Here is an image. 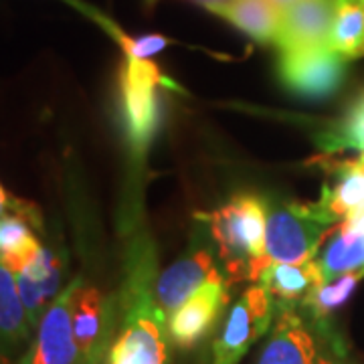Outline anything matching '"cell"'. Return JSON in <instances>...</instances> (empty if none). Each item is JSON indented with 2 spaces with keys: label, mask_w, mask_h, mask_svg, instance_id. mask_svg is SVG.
Returning a JSON list of instances; mask_svg holds the SVG:
<instances>
[{
  "label": "cell",
  "mask_w": 364,
  "mask_h": 364,
  "mask_svg": "<svg viewBox=\"0 0 364 364\" xmlns=\"http://www.w3.org/2000/svg\"><path fill=\"white\" fill-rule=\"evenodd\" d=\"M318 144L326 154L344 150H356L364 154V95L346 112V116L320 136Z\"/></svg>",
  "instance_id": "7402d4cb"
},
{
  "label": "cell",
  "mask_w": 364,
  "mask_h": 364,
  "mask_svg": "<svg viewBox=\"0 0 364 364\" xmlns=\"http://www.w3.org/2000/svg\"><path fill=\"white\" fill-rule=\"evenodd\" d=\"M363 277L364 269L342 273L338 277H334L332 282L314 287L299 306L304 308V312H308L312 316L314 324L318 326L320 330H324L326 320L332 316L334 310H338L340 306H344L348 301L352 291L356 289V286L360 284Z\"/></svg>",
  "instance_id": "ffe728a7"
},
{
  "label": "cell",
  "mask_w": 364,
  "mask_h": 364,
  "mask_svg": "<svg viewBox=\"0 0 364 364\" xmlns=\"http://www.w3.org/2000/svg\"><path fill=\"white\" fill-rule=\"evenodd\" d=\"M156 249L138 233L128 249L126 275L114 306L109 364H170L166 314L156 299Z\"/></svg>",
  "instance_id": "6da1fadb"
},
{
  "label": "cell",
  "mask_w": 364,
  "mask_h": 364,
  "mask_svg": "<svg viewBox=\"0 0 364 364\" xmlns=\"http://www.w3.org/2000/svg\"><path fill=\"white\" fill-rule=\"evenodd\" d=\"M275 316L257 364H318L316 340L298 308H277Z\"/></svg>",
  "instance_id": "8fae6325"
},
{
  "label": "cell",
  "mask_w": 364,
  "mask_h": 364,
  "mask_svg": "<svg viewBox=\"0 0 364 364\" xmlns=\"http://www.w3.org/2000/svg\"><path fill=\"white\" fill-rule=\"evenodd\" d=\"M336 217L322 200L287 203L267 213L265 259L269 263H306L312 261Z\"/></svg>",
  "instance_id": "3957f363"
},
{
  "label": "cell",
  "mask_w": 364,
  "mask_h": 364,
  "mask_svg": "<svg viewBox=\"0 0 364 364\" xmlns=\"http://www.w3.org/2000/svg\"><path fill=\"white\" fill-rule=\"evenodd\" d=\"M314 261L324 284L342 273L364 269V207L338 223L332 239Z\"/></svg>",
  "instance_id": "7c38bea8"
},
{
  "label": "cell",
  "mask_w": 364,
  "mask_h": 364,
  "mask_svg": "<svg viewBox=\"0 0 364 364\" xmlns=\"http://www.w3.org/2000/svg\"><path fill=\"white\" fill-rule=\"evenodd\" d=\"M112 334H114V304H112V314H109V320H107L104 334H102V338L97 342V346H95V350L91 354L87 364H109L107 363V348H109Z\"/></svg>",
  "instance_id": "d4e9b609"
},
{
  "label": "cell",
  "mask_w": 364,
  "mask_h": 364,
  "mask_svg": "<svg viewBox=\"0 0 364 364\" xmlns=\"http://www.w3.org/2000/svg\"><path fill=\"white\" fill-rule=\"evenodd\" d=\"M203 6L208 13L229 21L253 41L275 45L282 23V9H277L272 0H221L203 2Z\"/></svg>",
  "instance_id": "9a60e30c"
},
{
  "label": "cell",
  "mask_w": 364,
  "mask_h": 364,
  "mask_svg": "<svg viewBox=\"0 0 364 364\" xmlns=\"http://www.w3.org/2000/svg\"><path fill=\"white\" fill-rule=\"evenodd\" d=\"M360 2H363V4H364V0H360Z\"/></svg>",
  "instance_id": "f546056e"
},
{
  "label": "cell",
  "mask_w": 364,
  "mask_h": 364,
  "mask_svg": "<svg viewBox=\"0 0 364 364\" xmlns=\"http://www.w3.org/2000/svg\"><path fill=\"white\" fill-rule=\"evenodd\" d=\"M215 269L217 267L213 263L210 253L205 249H198V251H191L186 257L172 263L166 272L158 275L156 299L166 318L191 298Z\"/></svg>",
  "instance_id": "5bb4252c"
},
{
  "label": "cell",
  "mask_w": 364,
  "mask_h": 364,
  "mask_svg": "<svg viewBox=\"0 0 364 364\" xmlns=\"http://www.w3.org/2000/svg\"><path fill=\"white\" fill-rule=\"evenodd\" d=\"M79 286L77 277L53 299L37 326V336L16 364H73L81 356L71 324V306Z\"/></svg>",
  "instance_id": "52a82bcc"
},
{
  "label": "cell",
  "mask_w": 364,
  "mask_h": 364,
  "mask_svg": "<svg viewBox=\"0 0 364 364\" xmlns=\"http://www.w3.org/2000/svg\"><path fill=\"white\" fill-rule=\"evenodd\" d=\"M257 284L269 289L277 310L298 308L314 287L324 282L316 267V261L312 259L306 263H272Z\"/></svg>",
  "instance_id": "2e32d148"
},
{
  "label": "cell",
  "mask_w": 364,
  "mask_h": 364,
  "mask_svg": "<svg viewBox=\"0 0 364 364\" xmlns=\"http://www.w3.org/2000/svg\"><path fill=\"white\" fill-rule=\"evenodd\" d=\"M328 49L344 61L364 57V4L360 0H334Z\"/></svg>",
  "instance_id": "ac0fdd59"
},
{
  "label": "cell",
  "mask_w": 364,
  "mask_h": 364,
  "mask_svg": "<svg viewBox=\"0 0 364 364\" xmlns=\"http://www.w3.org/2000/svg\"><path fill=\"white\" fill-rule=\"evenodd\" d=\"M320 200L342 223L356 208L364 207V168L358 160H346L338 164L336 181L322 188Z\"/></svg>",
  "instance_id": "d6986e66"
},
{
  "label": "cell",
  "mask_w": 364,
  "mask_h": 364,
  "mask_svg": "<svg viewBox=\"0 0 364 364\" xmlns=\"http://www.w3.org/2000/svg\"><path fill=\"white\" fill-rule=\"evenodd\" d=\"M358 162H360V166H363V168H364V154L360 158H358Z\"/></svg>",
  "instance_id": "f1b7e54d"
},
{
  "label": "cell",
  "mask_w": 364,
  "mask_h": 364,
  "mask_svg": "<svg viewBox=\"0 0 364 364\" xmlns=\"http://www.w3.org/2000/svg\"><path fill=\"white\" fill-rule=\"evenodd\" d=\"M318 364H340V363L332 360V358H326V356H320V358H318Z\"/></svg>",
  "instance_id": "4316f807"
},
{
  "label": "cell",
  "mask_w": 364,
  "mask_h": 364,
  "mask_svg": "<svg viewBox=\"0 0 364 364\" xmlns=\"http://www.w3.org/2000/svg\"><path fill=\"white\" fill-rule=\"evenodd\" d=\"M75 2V0H73ZM81 11H85V13H90L100 25L104 26L105 31L114 37V39L119 43V47L124 49L126 53V57H130V59H150L152 55H156L162 49H166L172 41L168 37H164V35H146V37H128L119 26L114 23V21H109L107 16H104L102 13H95V11H91L87 6H83V4H79L75 2Z\"/></svg>",
  "instance_id": "603a6c76"
},
{
  "label": "cell",
  "mask_w": 364,
  "mask_h": 364,
  "mask_svg": "<svg viewBox=\"0 0 364 364\" xmlns=\"http://www.w3.org/2000/svg\"><path fill=\"white\" fill-rule=\"evenodd\" d=\"M13 273L28 320L33 328H37L53 299L61 294V261L49 249L39 245L14 267Z\"/></svg>",
  "instance_id": "9c48e42d"
},
{
  "label": "cell",
  "mask_w": 364,
  "mask_h": 364,
  "mask_svg": "<svg viewBox=\"0 0 364 364\" xmlns=\"http://www.w3.org/2000/svg\"><path fill=\"white\" fill-rule=\"evenodd\" d=\"M275 301L269 289L253 284L243 291L227 316L219 338L213 342V364H239L245 352L269 330Z\"/></svg>",
  "instance_id": "5b68a950"
},
{
  "label": "cell",
  "mask_w": 364,
  "mask_h": 364,
  "mask_svg": "<svg viewBox=\"0 0 364 364\" xmlns=\"http://www.w3.org/2000/svg\"><path fill=\"white\" fill-rule=\"evenodd\" d=\"M227 304V284L221 272L215 269L207 282L166 318L168 340L181 350H193L210 334Z\"/></svg>",
  "instance_id": "8992f818"
},
{
  "label": "cell",
  "mask_w": 364,
  "mask_h": 364,
  "mask_svg": "<svg viewBox=\"0 0 364 364\" xmlns=\"http://www.w3.org/2000/svg\"><path fill=\"white\" fill-rule=\"evenodd\" d=\"M164 83L166 77L150 59L126 57L119 73V85L132 154L136 158L146 154L154 138L158 126V87Z\"/></svg>",
  "instance_id": "277c9868"
},
{
  "label": "cell",
  "mask_w": 364,
  "mask_h": 364,
  "mask_svg": "<svg viewBox=\"0 0 364 364\" xmlns=\"http://www.w3.org/2000/svg\"><path fill=\"white\" fill-rule=\"evenodd\" d=\"M31 227V223L13 213L0 217V263L11 272L41 245Z\"/></svg>",
  "instance_id": "44dd1931"
},
{
  "label": "cell",
  "mask_w": 364,
  "mask_h": 364,
  "mask_svg": "<svg viewBox=\"0 0 364 364\" xmlns=\"http://www.w3.org/2000/svg\"><path fill=\"white\" fill-rule=\"evenodd\" d=\"M109 314H112V304L105 301L97 287L83 286V284L77 287L71 306V324H73L77 350L85 360H90L102 338Z\"/></svg>",
  "instance_id": "e0dca14e"
},
{
  "label": "cell",
  "mask_w": 364,
  "mask_h": 364,
  "mask_svg": "<svg viewBox=\"0 0 364 364\" xmlns=\"http://www.w3.org/2000/svg\"><path fill=\"white\" fill-rule=\"evenodd\" d=\"M205 221L219 245L229 284L245 279L257 284L272 265L265 259V203L253 195H237L227 205L208 213Z\"/></svg>",
  "instance_id": "7a4b0ae2"
},
{
  "label": "cell",
  "mask_w": 364,
  "mask_h": 364,
  "mask_svg": "<svg viewBox=\"0 0 364 364\" xmlns=\"http://www.w3.org/2000/svg\"><path fill=\"white\" fill-rule=\"evenodd\" d=\"M156 2L158 0H146V4H150V6H154ZM203 2H221V0H200V4H203Z\"/></svg>",
  "instance_id": "83f0119b"
},
{
  "label": "cell",
  "mask_w": 364,
  "mask_h": 364,
  "mask_svg": "<svg viewBox=\"0 0 364 364\" xmlns=\"http://www.w3.org/2000/svg\"><path fill=\"white\" fill-rule=\"evenodd\" d=\"M33 324L18 294L14 273L0 263V364H16L25 354Z\"/></svg>",
  "instance_id": "4fadbf2b"
},
{
  "label": "cell",
  "mask_w": 364,
  "mask_h": 364,
  "mask_svg": "<svg viewBox=\"0 0 364 364\" xmlns=\"http://www.w3.org/2000/svg\"><path fill=\"white\" fill-rule=\"evenodd\" d=\"M346 61L328 47L286 51L279 57V77L287 90L301 97L320 100L338 90Z\"/></svg>",
  "instance_id": "ba28073f"
},
{
  "label": "cell",
  "mask_w": 364,
  "mask_h": 364,
  "mask_svg": "<svg viewBox=\"0 0 364 364\" xmlns=\"http://www.w3.org/2000/svg\"><path fill=\"white\" fill-rule=\"evenodd\" d=\"M334 0H298L282 11L275 47L282 53L328 47Z\"/></svg>",
  "instance_id": "30bf717a"
},
{
  "label": "cell",
  "mask_w": 364,
  "mask_h": 364,
  "mask_svg": "<svg viewBox=\"0 0 364 364\" xmlns=\"http://www.w3.org/2000/svg\"><path fill=\"white\" fill-rule=\"evenodd\" d=\"M6 213H13V215H18L23 217L25 221H28L33 227H41V213L39 208L35 207L33 203L28 200H23V198H16V196L9 195L4 191V186L0 184V217L6 215Z\"/></svg>",
  "instance_id": "cb8c5ba5"
},
{
  "label": "cell",
  "mask_w": 364,
  "mask_h": 364,
  "mask_svg": "<svg viewBox=\"0 0 364 364\" xmlns=\"http://www.w3.org/2000/svg\"><path fill=\"white\" fill-rule=\"evenodd\" d=\"M272 2L275 4V6H277V9H282V11H284L286 6L294 4V2H298V0H272Z\"/></svg>",
  "instance_id": "484cf974"
}]
</instances>
